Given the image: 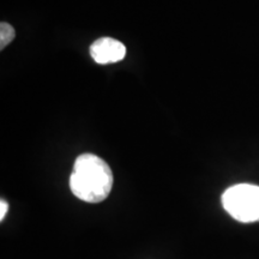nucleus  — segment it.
<instances>
[{
  "instance_id": "1",
  "label": "nucleus",
  "mask_w": 259,
  "mask_h": 259,
  "mask_svg": "<svg viewBox=\"0 0 259 259\" xmlns=\"http://www.w3.org/2000/svg\"><path fill=\"white\" fill-rule=\"evenodd\" d=\"M113 171L105 160L94 154H83L74 162L70 189L87 203H101L111 193Z\"/></svg>"
},
{
  "instance_id": "2",
  "label": "nucleus",
  "mask_w": 259,
  "mask_h": 259,
  "mask_svg": "<svg viewBox=\"0 0 259 259\" xmlns=\"http://www.w3.org/2000/svg\"><path fill=\"white\" fill-rule=\"evenodd\" d=\"M222 205L236 221L259 222V186L239 184L229 187L222 194Z\"/></svg>"
},
{
  "instance_id": "3",
  "label": "nucleus",
  "mask_w": 259,
  "mask_h": 259,
  "mask_svg": "<svg viewBox=\"0 0 259 259\" xmlns=\"http://www.w3.org/2000/svg\"><path fill=\"white\" fill-rule=\"evenodd\" d=\"M90 54L97 64H113L124 59L126 56V47L122 42L115 38L101 37L92 45Z\"/></svg>"
},
{
  "instance_id": "4",
  "label": "nucleus",
  "mask_w": 259,
  "mask_h": 259,
  "mask_svg": "<svg viewBox=\"0 0 259 259\" xmlns=\"http://www.w3.org/2000/svg\"><path fill=\"white\" fill-rule=\"evenodd\" d=\"M15 36L16 31L15 29L12 28V25L3 22V23L0 24V50H4L10 42L14 40Z\"/></svg>"
},
{
  "instance_id": "5",
  "label": "nucleus",
  "mask_w": 259,
  "mask_h": 259,
  "mask_svg": "<svg viewBox=\"0 0 259 259\" xmlns=\"http://www.w3.org/2000/svg\"><path fill=\"white\" fill-rule=\"evenodd\" d=\"M8 210H9V204L5 202V200L2 199V202H0V220H4L5 215L8 213Z\"/></svg>"
}]
</instances>
